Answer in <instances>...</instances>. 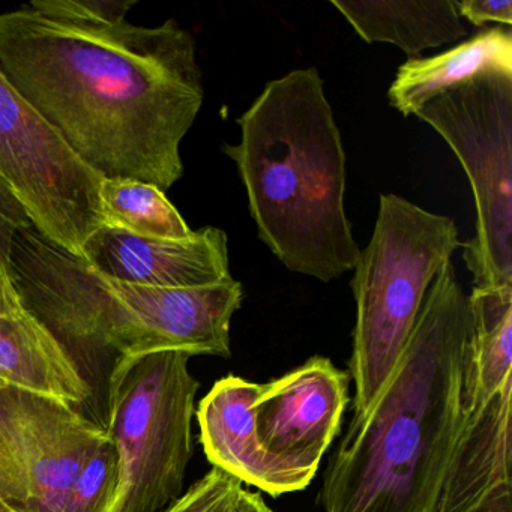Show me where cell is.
I'll return each instance as SVG.
<instances>
[{"label":"cell","mask_w":512,"mask_h":512,"mask_svg":"<svg viewBox=\"0 0 512 512\" xmlns=\"http://www.w3.org/2000/svg\"><path fill=\"white\" fill-rule=\"evenodd\" d=\"M137 0H32L0 14V73L101 179L166 193L205 100L193 35L128 22Z\"/></svg>","instance_id":"1"},{"label":"cell","mask_w":512,"mask_h":512,"mask_svg":"<svg viewBox=\"0 0 512 512\" xmlns=\"http://www.w3.org/2000/svg\"><path fill=\"white\" fill-rule=\"evenodd\" d=\"M469 295L445 263L400 362L370 409L350 419L319 493L325 512H431L460 425Z\"/></svg>","instance_id":"2"},{"label":"cell","mask_w":512,"mask_h":512,"mask_svg":"<svg viewBox=\"0 0 512 512\" xmlns=\"http://www.w3.org/2000/svg\"><path fill=\"white\" fill-rule=\"evenodd\" d=\"M223 146L247 191L259 238L289 271L329 283L355 268L344 209L346 154L316 68L272 80Z\"/></svg>","instance_id":"3"},{"label":"cell","mask_w":512,"mask_h":512,"mask_svg":"<svg viewBox=\"0 0 512 512\" xmlns=\"http://www.w3.org/2000/svg\"><path fill=\"white\" fill-rule=\"evenodd\" d=\"M8 272L23 307L74 359L182 352L230 358V322L244 289L230 280L152 289L98 272L34 226L14 236ZM79 364V362H77Z\"/></svg>","instance_id":"4"},{"label":"cell","mask_w":512,"mask_h":512,"mask_svg":"<svg viewBox=\"0 0 512 512\" xmlns=\"http://www.w3.org/2000/svg\"><path fill=\"white\" fill-rule=\"evenodd\" d=\"M461 247L454 220L397 196H380L370 244L353 275L356 322L349 376L353 416L364 415L394 373L428 289Z\"/></svg>","instance_id":"5"},{"label":"cell","mask_w":512,"mask_h":512,"mask_svg":"<svg viewBox=\"0 0 512 512\" xmlns=\"http://www.w3.org/2000/svg\"><path fill=\"white\" fill-rule=\"evenodd\" d=\"M190 358L158 352L113 361L104 430L118 452L119 481L110 512H166L181 499L200 388Z\"/></svg>","instance_id":"6"},{"label":"cell","mask_w":512,"mask_h":512,"mask_svg":"<svg viewBox=\"0 0 512 512\" xmlns=\"http://www.w3.org/2000/svg\"><path fill=\"white\" fill-rule=\"evenodd\" d=\"M463 166L476 208V235L461 244L473 277L470 302L512 304V74L476 77L415 113Z\"/></svg>","instance_id":"7"},{"label":"cell","mask_w":512,"mask_h":512,"mask_svg":"<svg viewBox=\"0 0 512 512\" xmlns=\"http://www.w3.org/2000/svg\"><path fill=\"white\" fill-rule=\"evenodd\" d=\"M0 176L41 235L82 256L83 245L104 224L103 179L68 149L2 73Z\"/></svg>","instance_id":"8"},{"label":"cell","mask_w":512,"mask_h":512,"mask_svg":"<svg viewBox=\"0 0 512 512\" xmlns=\"http://www.w3.org/2000/svg\"><path fill=\"white\" fill-rule=\"evenodd\" d=\"M104 428L73 404L0 386V500L16 512H65Z\"/></svg>","instance_id":"9"},{"label":"cell","mask_w":512,"mask_h":512,"mask_svg":"<svg viewBox=\"0 0 512 512\" xmlns=\"http://www.w3.org/2000/svg\"><path fill=\"white\" fill-rule=\"evenodd\" d=\"M350 376L331 359L313 356L260 388L254 404L257 436L275 457L316 472L341 431Z\"/></svg>","instance_id":"10"},{"label":"cell","mask_w":512,"mask_h":512,"mask_svg":"<svg viewBox=\"0 0 512 512\" xmlns=\"http://www.w3.org/2000/svg\"><path fill=\"white\" fill-rule=\"evenodd\" d=\"M512 385L464 400L431 512H512Z\"/></svg>","instance_id":"11"},{"label":"cell","mask_w":512,"mask_h":512,"mask_svg":"<svg viewBox=\"0 0 512 512\" xmlns=\"http://www.w3.org/2000/svg\"><path fill=\"white\" fill-rule=\"evenodd\" d=\"M82 257L107 277L152 289H199L232 278L229 241L218 227L172 241L140 238L103 224L83 245Z\"/></svg>","instance_id":"12"},{"label":"cell","mask_w":512,"mask_h":512,"mask_svg":"<svg viewBox=\"0 0 512 512\" xmlns=\"http://www.w3.org/2000/svg\"><path fill=\"white\" fill-rule=\"evenodd\" d=\"M262 385L223 377L200 401V440L212 467L271 496L304 490L316 472L293 466L266 451L257 436L254 404Z\"/></svg>","instance_id":"13"},{"label":"cell","mask_w":512,"mask_h":512,"mask_svg":"<svg viewBox=\"0 0 512 512\" xmlns=\"http://www.w3.org/2000/svg\"><path fill=\"white\" fill-rule=\"evenodd\" d=\"M0 382L70 404L92 394L76 359L25 307L0 317Z\"/></svg>","instance_id":"14"},{"label":"cell","mask_w":512,"mask_h":512,"mask_svg":"<svg viewBox=\"0 0 512 512\" xmlns=\"http://www.w3.org/2000/svg\"><path fill=\"white\" fill-rule=\"evenodd\" d=\"M512 74V34L493 28L466 43L431 56L409 59L398 68L388 91L389 103L403 116L415 115L425 104L485 74Z\"/></svg>","instance_id":"15"},{"label":"cell","mask_w":512,"mask_h":512,"mask_svg":"<svg viewBox=\"0 0 512 512\" xmlns=\"http://www.w3.org/2000/svg\"><path fill=\"white\" fill-rule=\"evenodd\" d=\"M365 43L394 44L410 59L467 34L452 0H331Z\"/></svg>","instance_id":"16"},{"label":"cell","mask_w":512,"mask_h":512,"mask_svg":"<svg viewBox=\"0 0 512 512\" xmlns=\"http://www.w3.org/2000/svg\"><path fill=\"white\" fill-rule=\"evenodd\" d=\"M100 202L104 226L124 230L140 238H190L194 230L188 227L178 209L155 185L133 179H103Z\"/></svg>","instance_id":"17"},{"label":"cell","mask_w":512,"mask_h":512,"mask_svg":"<svg viewBox=\"0 0 512 512\" xmlns=\"http://www.w3.org/2000/svg\"><path fill=\"white\" fill-rule=\"evenodd\" d=\"M118 481V452L107 436L77 476L65 512H110Z\"/></svg>","instance_id":"18"},{"label":"cell","mask_w":512,"mask_h":512,"mask_svg":"<svg viewBox=\"0 0 512 512\" xmlns=\"http://www.w3.org/2000/svg\"><path fill=\"white\" fill-rule=\"evenodd\" d=\"M242 485L229 473L212 467L166 512H232Z\"/></svg>","instance_id":"19"},{"label":"cell","mask_w":512,"mask_h":512,"mask_svg":"<svg viewBox=\"0 0 512 512\" xmlns=\"http://www.w3.org/2000/svg\"><path fill=\"white\" fill-rule=\"evenodd\" d=\"M34 226L22 200L11 185L0 176V259L8 263L14 236Z\"/></svg>","instance_id":"20"},{"label":"cell","mask_w":512,"mask_h":512,"mask_svg":"<svg viewBox=\"0 0 512 512\" xmlns=\"http://www.w3.org/2000/svg\"><path fill=\"white\" fill-rule=\"evenodd\" d=\"M460 17L469 20L472 25L484 26L485 23L512 25L511 0H464L455 2Z\"/></svg>","instance_id":"21"},{"label":"cell","mask_w":512,"mask_h":512,"mask_svg":"<svg viewBox=\"0 0 512 512\" xmlns=\"http://www.w3.org/2000/svg\"><path fill=\"white\" fill-rule=\"evenodd\" d=\"M8 263L0 259V317L13 316L23 310L19 293L11 280Z\"/></svg>","instance_id":"22"},{"label":"cell","mask_w":512,"mask_h":512,"mask_svg":"<svg viewBox=\"0 0 512 512\" xmlns=\"http://www.w3.org/2000/svg\"><path fill=\"white\" fill-rule=\"evenodd\" d=\"M232 512H274L265 500L262 499L259 493H253V491L245 490L242 488L239 493L238 499H236L235 505H233Z\"/></svg>","instance_id":"23"},{"label":"cell","mask_w":512,"mask_h":512,"mask_svg":"<svg viewBox=\"0 0 512 512\" xmlns=\"http://www.w3.org/2000/svg\"><path fill=\"white\" fill-rule=\"evenodd\" d=\"M0 512H16L14 509H11L10 506L7 505V503L2 502L0 500Z\"/></svg>","instance_id":"24"},{"label":"cell","mask_w":512,"mask_h":512,"mask_svg":"<svg viewBox=\"0 0 512 512\" xmlns=\"http://www.w3.org/2000/svg\"><path fill=\"white\" fill-rule=\"evenodd\" d=\"M4 385V383L0 382V386Z\"/></svg>","instance_id":"25"}]
</instances>
